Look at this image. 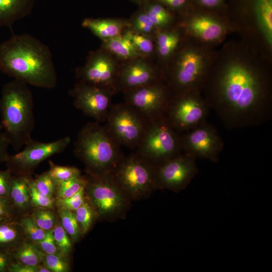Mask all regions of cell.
Returning <instances> with one entry per match:
<instances>
[{"instance_id": "cell-31", "label": "cell", "mask_w": 272, "mask_h": 272, "mask_svg": "<svg viewBox=\"0 0 272 272\" xmlns=\"http://www.w3.org/2000/svg\"><path fill=\"white\" fill-rule=\"evenodd\" d=\"M25 237L37 243L42 240L47 231L39 227L29 216H26L19 221Z\"/></svg>"}, {"instance_id": "cell-7", "label": "cell", "mask_w": 272, "mask_h": 272, "mask_svg": "<svg viewBox=\"0 0 272 272\" xmlns=\"http://www.w3.org/2000/svg\"><path fill=\"white\" fill-rule=\"evenodd\" d=\"M140 143L143 158L159 164L180 154L182 150L180 136L165 115L154 119Z\"/></svg>"}, {"instance_id": "cell-17", "label": "cell", "mask_w": 272, "mask_h": 272, "mask_svg": "<svg viewBox=\"0 0 272 272\" xmlns=\"http://www.w3.org/2000/svg\"><path fill=\"white\" fill-rule=\"evenodd\" d=\"M31 177L20 175H12L8 198L18 216L28 212L33 208L29 188V179Z\"/></svg>"}, {"instance_id": "cell-5", "label": "cell", "mask_w": 272, "mask_h": 272, "mask_svg": "<svg viewBox=\"0 0 272 272\" xmlns=\"http://www.w3.org/2000/svg\"><path fill=\"white\" fill-rule=\"evenodd\" d=\"M85 179V198L92 206L96 218L112 219L124 214L129 199L117 185L112 173L98 176L88 175Z\"/></svg>"}, {"instance_id": "cell-14", "label": "cell", "mask_w": 272, "mask_h": 272, "mask_svg": "<svg viewBox=\"0 0 272 272\" xmlns=\"http://www.w3.org/2000/svg\"><path fill=\"white\" fill-rule=\"evenodd\" d=\"M129 103L135 111L154 119L164 115L169 104L163 88L150 84L137 88L130 95Z\"/></svg>"}, {"instance_id": "cell-50", "label": "cell", "mask_w": 272, "mask_h": 272, "mask_svg": "<svg viewBox=\"0 0 272 272\" xmlns=\"http://www.w3.org/2000/svg\"><path fill=\"white\" fill-rule=\"evenodd\" d=\"M134 1H135L136 2H141V1H142L143 0H134Z\"/></svg>"}, {"instance_id": "cell-36", "label": "cell", "mask_w": 272, "mask_h": 272, "mask_svg": "<svg viewBox=\"0 0 272 272\" xmlns=\"http://www.w3.org/2000/svg\"><path fill=\"white\" fill-rule=\"evenodd\" d=\"M30 195L33 208L53 209L55 198L45 195L38 191L32 183V178L29 179Z\"/></svg>"}, {"instance_id": "cell-40", "label": "cell", "mask_w": 272, "mask_h": 272, "mask_svg": "<svg viewBox=\"0 0 272 272\" xmlns=\"http://www.w3.org/2000/svg\"><path fill=\"white\" fill-rule=\"evenodd\" d=\"M17 216L9 198L0 196V222L16 220Z\"/></svg>"}, {"instance_id": "cell-46", "label": "cell", "mask_w": 272, "mask_h": 272, "mask_svg": "<svg viewBox=\"0 0 272 272\" xmlns=\"http://www.w3.org/2000/svg\"><path fill=\"white\" fill-rule=\"evenodd\" d=\"M9 272H37V266H30L15 262L10 267Z\"/></svg>"}, {"instance_id": "cell-38", "label": "cell", "mask_w": 272, "mask_h": 272, "mask_svg": "<svg viewBox=\"0 0 272 272\" xmlns=\"http://www.w3.org/2000/svg\"><path fill=\"white\" fill-rule=\"evenodd\" d=\"M132 26L137 32L144 34L150 33L155 27L146 12L140 13L135 16Z\"/></svg>"}, {"instance_id": "cell-44", "label": "cell", "mask_w": 272, "mask_h": 272, "mask_svg": "<svg viewBox=\"0 0 272 272\" xmlns=\"http://www.w3.org/2000/svg\"><path fill=\"white\" fill-rule=\"evenodd\" d=\"M145 11L169 21H170L171 19V15L169 12L160 4L155 3L147 4Z\"/></svg>"}, {"instance_id": "cell-2", "label": "cell", "mask_w": 272, "mask_h": 272, "mask_svg": "<svg viewBox=\"0 0 272 272\" xmlns=\"http://www.w3.org/2000/svg\"><path fill=\"white\" fill-rule=\"evenodd\" d=\"M0 71L37 88L53 89L57 82L49 47L28 34H13L0 44Z\"/></svg>"}, {"instance_id": "cell-15", "label": "cell", "mask_w": 272, "mask_h": 272, "mask_svg": "<svg viewBox=\"0 0 272 272\" xmlns=\"http://www.w3.org/2000/svg\"><path fill=\"white\" fill-rule=\"evenodd\" d=\"M204 72L202 55L194 50H187L181 54L178 61L173 79L179 88L193 91L202 79Z\"/></svg>"}, {"instance_id": "cell-37", "label": "cell", "mask_w": 272, "mask_h": 272, "mask_svg": "<svg viewBox=\"0 0 272 272\" xmlns=\"http://www.w3.org/2000/svg\"><path fill=\"white\" fill-rule=\"evenodd\" d=\"M85 186L81 188L72 196L63 199H55V205L58 209H62L75 211L85 200Z\"/></svg>"}, {"instance_id": "cell-10", "label": "cell", "mask_w": 272, "mask_h": 272, "mask_svg": "<svg viewBox=\"0 0 272 272\" xmlns=\"http://www.w3.org/2000/svg\"><path fill=\"white\" fill-rule=\"evenodd\" d=\"M190 91L168 104L165 115L177 131H188L206 121L210 108L205 100Z\"/></svg>"}, {"instance_id": "cell-24", "label": "cell", "mask_w": 272, "mask_h": 272, "mask_svg": "<svg viewBox=\"0 0 272 272\" xmlns=\"http://www.w3.org/2000/svg\"><path fill=\"white\" fill-rule=\"evenodd\" d=\"M131 33L128 32L124 35H119L105 40L104 46L120 57L129 58L137 57L140 53L131 40Z\"/></svg>"}, {"instance_id": "cell-28", "label": "cell", "mask_w": 272, "mask_h": 272, "mask_svg": "<svg viewBox=\"0 0 272 272\" xmlns=\"http://www.w3.org/2000/svg\"><path fill=\"white\" fill-rule=\"evenodd\" d=\"M33 209L29 216L36 224L46 231L52 230L58 221L53 209Z\"/></svg>"}, {"instance_id": "cell-1", "label": "cell", "mask_w": 272, "mask_h": 272, "mask_svg": "<svg viewBox=\"0 0 272 272\" xmlns=\"http://www.w3.org/2000/svg\"><path fill=\"white\" fill-rule=\"evenodd\" d=\"M205 101L230 129L258 126L271 116L263 77L240 62L229 63L223 69L216 78L211 98Z\"/></svg>"}, {"instance_id": "cell-48", "label": "cell", "mask_w": 272, "mask_h": 272, "mask_svg": "<svg viewBox=\"0 0 272 272\" xmlns=\"http://www.w3.org/2000/svg\"><path fill=\"white\" fill-rule=\"evenodd\" d=\"M203 6L208 7H215L219 5L222 0H199Z\"/></svg>"}, {"instance_id": "cell-16", "label": "cell", "mask_w": 272, "mask_h": 272, "mask_svg": "<svg viewBox=\"0 0 272 272\" xmlns=\"http://www.w3.org/2000/svg\"><path fill=\"white\" fill-rule=\"evenodd\" d=\"M115 67L112 60L102 52L91 54L86 63L77 71L80 81L102 86L112 83Z\"/></svg>"}, {"instance_id": "cell-30", "label": "cell", "mask_w": 272, "mask_h": 272, "mask_svg": "<svg viewBox=\"0 0 272 272\" xmlns=\"http://www.w3.org/2000/svg\"><path fill=\"white\" fill-rule=\"evenodd\" d=\"M49 164L48 171L56 183L81 176L80 170L75 167L56 165L51 161H49Z\"/></svg>"}, {"instance_id": "cell-23", "label": "cell", "mask_w": 272, "mask_h": 272, "mask_svg": "<svg viewBox=\"0 0 272 272\" xmlns=\"http://www.w3.org/2000/svg\"><path fill=\"white\" fill-rule=\"evenodd\" d=\"M25 238L19 221L0 222L1 248L11 251Z\"/></svg>"}, {"instance_id": "cell-12", "label": "cell", "mask_w": 272, "mask_h": 272, "mask_svg": "<svg viewBox=\"0 0 272 272\" xmlns=\"http://www.w3.org/2000/svg\"><path fill=\"white\" fill-rule=\"evenodd\" d=\"M108 116V130L119 143L133 146L140 143L145 130L139 116L131 107L117 106Z\"/></svg>"}, {"instance_id": "cell-33", "label": "cell", "mask_w": 272, "mask_h": 272, "mask_svg": "<svg viewBox=\"0 0 272 272\" xmlns=\"http://www.w3.org/2000/svg\"><path fill=\"white\" fill-rule=\"evenodd\" d=\"M58 222L52 229L53 236L59 252L68 256L72 251V241L61 223Z\"/></svg>"}, {"instance_id": "cell-34", "label": "cell", "mask_w": 272, "mask_h": 272, "mask_svg": "<svg viewBox=\"0 0 272 272\" xmlns=\"http://www.w3.org/2000/svg\"><path fill=\"white\" fill-rule=\"evenodd\" d=\"M67 257L60 253L45 254L42 263L51 272H67L70 265Z\"/></svg>"}, {"instance_id": "cell-39", "label": "cell", "mask_w": 272, "mask_h": 272, "mask_svg": "<svg viewBox=\"0 0 272 272\" xmlns=\"http://www.w3.org/2000/svg\"><path fill=\"white\" fill-rule=\"evenodd\" d=\"M131 39L134 46L140 52L149 54L153 50V44L148 37L140 34L131 33Z\"/></svg>"}, {"instance_id": "cell-35", "label": "cell", "mask_w": 272, "mask_h": 272, "mask_svg": "<svg viewBox=\"0 0 272 272\" xmlns=\"http://www.w3.org/2000/svg\"><path fill=\"white\" fill-rule=\"evenodd\" d=\"M32 183L36 189L41 193L54 197L57 183L48 171L37 175L34 179H32Z\"/></svg>"}, {"instance_id": "cell-26", "label": "cell", "mask_w": 272, "mask_h": 272, "mask_svg": "<svg viewBox=\"0 0 272 272\" xmlns=\"http://www.w3.org/2000/svg\"><path fill=\"white\" fill-rule=\"evenodd\" d=\"M61 224L72 242H78L82 236L74 211L58 209Z\"/></svg>"}, {"instance_id": "cell-41", "label": "cell", "mask_w": 272, "mask_h": 272, "mask_svg": "<svg viewBox=\"0 0 272 272\" xmlns=\"http://www.w3.org/2000/svg\"><path fill=\"white\" fill-rule=\"evenodd\" d=\"M36 244L45 254L60 253L54 239L52 230L48 231L45 237Z\"/></svg>"}, {"instance_id": "cell-43", "label": "cell", "mask_w": 272, "mask_h": 272, "mask_svg": "<svg viewBox=\"0 0 272 272\" xmlns=\"http://www.w3.org/2000/svg\"><path fill=\"white\" fill-rule=\"evenodd\" d=\"M13 174L10 170H0V196L8 198Z\"/></svg>"}, {"instance_id": "cell-20", "label": "cell", "mask_w": 272, "mask_h": 272, "mask_svg": "<svg viewBox=\"0 0 272 272\" xmlns=\"http://www.w3.org/2000/svg\"><path fill=\"white\" fill-rule=\"evenodd\" d=\"M188 28L194 36L206 41L218 39L225 31L222 24L207 16H198L192 18L188 22Z\"/></svg>"}, {"instance_id": "cell-6", "label": "cell", "mask_w": 272, "mask_h": 272, "mask_svg": "<svg viewBox=\"0 0 272 272\" xmlns=\"http://www.w3.org/2000/svg\"><path fill=\"white\" fill-rule=\"evenodd\" d=\"M145 160L130 156L119 161L112 172L114 180L129 199H141L155 189L156 168Z\"/></svg>"}, {"instance_id": "cell-4", "label": "cell", "mask_w": 272, "mask_h": 272, "mask_svg": "<svg viewBox=\"0 0 272 272\" xmlns=\"http://www.w3.org/2000/svg\"><path fill=\"white\" fill-rule=\"evenodd\" d=\"M117 143L98 122H89L79 131L74 143V153L84 164L88 175L112 173L119 162Z\"/></svg>"}, {"instance_id": "cell-25", "label": "cell", "mask_w": 272, "mask_h": 272, "mask_svg": "<svg viewBox=\"0 0 272 272\" xmlns=\"http://www.w3.org/2000/svg\"><path fill=\"white\" fill-rule=\"evenodd\" d=\"M255 11L259 25L267 42H272V0H255Z\"/></svg>"}, {"instance_id": "cell-27", "label": "cell", "mask_w": 272, "mask_h": 272, "mask_svg": "<svg viewBox=\"0 0 272 272\" xmlns=\"http://www.w3.org/2000/svg\"><path fill=\"white\" fill-rule=\"evenodd\" d=\"M74 212L83 236L88 232L96 218L95 213L86 198L83 204Z\"/></svg>"}, {"instance_id": "cell-3", "label": "cell", "mask_w": 272, "mask_h": 272, "mask_svg": "<svg viewBox=\"0 0 272 272\" xmlns=\"http://www.w3.org/2000/svg\"><path fill=\"white\" fill-rule=\"evenodd\" d=\"M33 108V96L27 84L14 79L3 86L0 124L10 145L16 151L32 139L35 123Z\"/></svg>"}, {"instance_id": "cell-13", "label": "cell", "mask_w": 272, "mask_h": 272, "mask_svg": "<svg viewBox=\"0 0 272 272\" xmlns=\"http://www.w3.org/2000/svg\"><path fill=\"white\" fill-rule=\"evenodd\" d=\"M76 108L97 122L103 120L109 112L110 99L101 86L82 81L70 91Z\"/></svg>"}, {"instance_id": "cell-42", "label": "cell", "mask_w": 272, "mask_h": 272, "mask_svg": "<svg viewBox=\"0 0 272 272\" xmlns=\"http://www.w3.org/2000/svg\"><path fill=\"white\" fill-rule=\"evenodd\" d=\"M15 262L11 251L0 247V272H9Z\"/></svg>"}, {"instance_id": "cell-29", "label": "cell", "mask_w": 272, "mask_h": 272, "mask_svg": "<svg viewBox=\"0 0 272 272\" xmlns=\"http://www.w3.org/2000/svg\"><path fill=\"white\" fill-rule=\"evenodd\" d=\"M86 179L82 176L57 183L55 199L70 197L85 186Z\"/></svg>"}, {"instance_id": "cell-21", "label": "cell", "mask_w": 272, "mask_h": 272, "mask_svg": "<svg viewBox=\"0 0 272 272\" xmlns=\"http://www.w3.org/2000/svg\"><path fill=\"white\" fill-rule=\"evenodd\" d=\"M82 25L103 41L120 35L124 27L123 22L114 19L86 18Z\"/></svg>"}, {"instance_id": "cell-11", "label": "cell", "mask_w": 272, "mask_h": 272, "mask_svg": "<svg viewBox=\"0 0 272 272\" xmlns=\"http://www.w3.org/2000/svg\"><path fill=\"white\" fill-rule=\"evenodd\" d=\"M180 144L185 153L213 162L218 161L224 146L217 129L207 121L184 132L180 136Z\"/></svg>"}, {"instance_id": "cell-19", "label": "cell", "mask_w": 272, "mask_h": 272, "mask_svg": "<svg viewBox=\"0 0 272 272\" xmlns=\"http://www.w3.org/2000/svg\"><path fill=\"white\" fill-rule=\"evenodd\" d=\"M154 79L155 73L152 68L142 61L127 65L120 74L122 84L129 88H137L150 84Z\"/></svg>"}, {"instance_id": "cell-32", "label": "cell", "mask_w": 272, "mask_h": 272, "mask_svg": "<svg viewBox=\"0 0 272 272\" xmlns=\"http://www.w3.org/2000/svg\"><path fill=\"white\" fill-rule=\"evenodd\" d=\"M179 41L178 35L174 32L159 34L157 38V48L159 54L163 57L169 55L176 47Z\"/></svg>"}, {"instance_id": "cell-45", "label": "cell", "mask_w": 272, "mask_h": 272, "mask_svg": "<svg viewBox=\"0 0 272 272\" xmlns=\"http://www.w3.org/2000/svg\"><path fill=\"white\" fill-rule=\"evenodd\" d=\"M9 146L10 144L0 124V163L6 161L9 155L8 151Z\"/></svg>"}, {"instance_id": "cell-9", "label": "cell", "mask_w": 272, "mask_h": 272, "mask_svg": "<svg viewBox=\"0 0 272 272\" xmlns=\"http://www.w3.org/2000/svg\"><path fill=\"white\" fill-rule=\"evenodd\" d=\"M196 158L186 153L159 164L156 168L155 189L179 192L184 189L198 172Z\"/></svg>"}, {"instance_id": "cell-22", "label": "cell", "mask_w": 272, "mask_h": 272, "mask_svg": "<svg viewBox=\"0 0 272 272\" xmlns=\"http://www.w3.org/2000/svg\"><path fill=\"white\" fill-rule=\"evenodd\" d=\"M11 252L16 262L35 266L42 263L45 255L36 243L26 238Z\"/></svg>"}, {"instance_id": "cell-8", "label": "cell", "mask_w": 272, "mask_h": 272, "mask_svg": "<svg viewBox=\"0 0 272 272\" xmlns=\"http://www.w3.org/2000/svg\"><path fill=\"white\" fill-rule=\"evenodd\" d=\"M70 143L71 138L68 136L47 143L32 139L24 145L22 151L9 155L5 162L7 169L14 175L30 177L41 162L54 155L63 152Z\"/></svg>"}, {"instance_id": "cell-18", "label": "cell", "mask_w": 272, "mask_h": 272, "mask_svg": "<svg viewBox=\"0 0 272 272\" xmlns=\"http://www.w3.org/2000/svg\"><path fill=\"white\" fill-rule=\"evenodd\" d=\"M36 0H0V26L12 30L13 24L29 15Z\"/></svg>"}, {"instance_id": "cell-47", "label": "cell", "mask_w": 272, "mask_h": 272, "mask_svg": "<svg viewBox=\"0 0 272 272\" xmlns=\"http://www.w3.org/2000/svg\"><path fill=\"white\" fill-rule=\"evenodd\" d=\"M172 8H178L183 6L186 0H155Z\"/></svg>"}, {"instance_id": "cell-49", "label": "cell", "mask_w": 272, "mask_h": 272, "mask_svg": "<svg viewBox=\"0 0 272 272\" xmlns=\"http://www.w3.org/2000/svg\"><path fill=\"white\" fill-rule=\"evenodd\" d=\"M37 272H51V271L41 263L37 266Z\"/></svg>"}]
</instances>
